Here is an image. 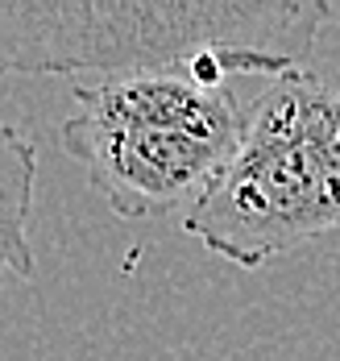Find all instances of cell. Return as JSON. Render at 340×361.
Masks as SVG:
<instances>
[{"label": "cell", "mask_w": 340, "mask_h": 361, "mask_svg": "<svg viewBox=\"0 0 340 361\" xmlns=\"http://www.w3.org/2000/svg\"><path fill=\"white\" fill-rule=\"evenodd\" d=\"M183 228L237 270L340 228V87L315 71L265 83L220 179L183 212Z\"/></svg>", "instance_id": "cell-3"}, {"label": "cell", "mask_w": 340, "mask_h": 361, "mask_svg": "<svg viewBox=\"0 0 340 361\" xmlns=\"http://www.w3.org/2000/svg\"><path fill=\"white\" fill-rule=\"evenodd\" d=\"M38 187V145L30 133L0 121V279H34L38 262L30 245V212Z\"/></svg>", "instance_id": "cell-4"}, {"label": "cell", "mask_w": 340, "mask_h": 361, "mask_svg": "<svg viewBox=\"0 0 340 361\" xmlns=\"http://www.w3.org/2000/svg\"><path fill=\"white\" fill-rule=\"evenodd\" d=\"M328 17L320 0H0V75H282Z\"/></svg>", "instance_id": "cell-1"}, {"label": "cell", "mask_w": 340, "mask_h": 361, "mask_svg": "<svg viewBox=\"0 0 340 361\" xmlns=\"http://www.w3.org/2000/svg\"><path fill=\"white\" fill-rule=\"evenodd\" d=\"M270 79L195 71L75 79V109L58 125V145L87 171L116 216L191 212L237 154Z\"/></svg>", "instance_id": "cell-2"}]
</instances>
